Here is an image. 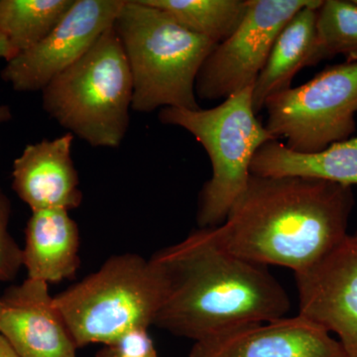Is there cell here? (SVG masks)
<instances>
[{
	"mask_svg": "<svg viewBox=\"0 0 357 357\" xmlns=\"http://www.w3.org/2000/svg\"><path fill=\"white\" fill-rule=\"evenodd\" d=\"M162 286L154 325L195 342L284 318L287 291L267 266L223 249L211 229L192 232L151 259Z\"/></svg>",
	"mask_w": 357,
	"mask_h": 357,
	"instance_id": "cell-1",
	"label": "cell"
},
{
	"mask_svg": "<svg viewBox=\"0 0 357 357\" xmlns=\"http://www.w3.org/2000/svg\"><path fill=\"white\" fill-rule=\"evenodd\" d=\"M354 204L351 185L251 175L225 222L211 229L217 243L232 255L297 274L347 238Z\"/></svg>",
	"mask_w": 357,
	"mask_h": 357,
	"instance_id": "cell-2",
	"label": "cell"
},
{
	"mask_svg": "<svg viewBox=\"0 0 357 357\" xmlns=\"http://www.w3.org/2000/svg\"><path fill=\"white\" fill-rule=\"evenodd\" d=\"M114 28L132 77L131 109H201L197 76L218 44L185 29L143 0H126Z\"/></svg>",
	"mask_w": 357,
	"mask_h": 357,
	"instance_id": "cell-3",
	"label": "cell"
},
{
	"mask_svg": "<svg viewBox=\"0 0 357 357\" xmlns=\"http://www.w3.org/2000/svg\"><path fill=\"white\" fill-rule=\"evenodd\" d=\"M133 83L114 26L42 91L46 114L91 147L117 148L128 133Z\"/></svg>",
	"mask_w": 357,
	"mask_h": 357,
	"instance_id": "cell-4",
	"label": "cell"
},
{
	"mask_svg": "<svg viewBox=\"0 0 357 357\" xmlns=\"http://www.w3.org/2000/svg\"><path fill=\"white\" fill-rule=\"evenodd\" d=\"M161 297V281L150 259L126 253L112 256L54 302L77 347H83L114 344L129 333L147 332Z\"/></svg>",
	"mask_w": 357,
	"mask_h": 357,
	"instance_id": "cell-5",
	"label": "cell"
},
{
	"mask_svg": "<svg viewBox=\"0 0 357 357\" xmlns=\"http://www.w3.org/2000/svg\"><path fill=\"white\" fill-rule=\"evenodd\" d=\"M252 89L249 86L234 93L213 109H160L162 123L184 128L210 157L211 177L199 194V229L218 227L225 222L248 187L256 152L268 141L275 140L256 117Z\"/></svg>",
	"mask_w": 357,
	"mask_h": 357,
	"instance_id": "cell-6",
	"label": "cell"
},
{
	"mask_svg": "<svg viewBox=\"0 0 357 357\" xmlns=\"http://www.w3.org/2000/svg\"><path fill=\"white\" fill-rule=\"evenodd\" d=\"M266 128L289 149L316 153L356 130L357 62L328 66L309 82L265 102Z\"/></svg>",
	"mask_w": 357,
	"mask_h": 357,
	"instance_id": "cell-7",
	"label": "cell"
},
{
	"mask_svg": "<svg viewBox=\"0 0 357 357\" xmlns=\"http://www.w3.org/2000/svg\"><path fill=\"white\" fill-rule=\"evenodd\" d=\"M317 0H248V11L229 38L215 45L196 79L199 100H227L253 86L279 33L288 21Z\"/></svg>",
	"mask_w": 357,
	"mask_h": 357,
	"instance_id": "cell-8",
	"label": "cell"
},
{
	"mask_svg": "<svg viewBox=\"0 0 357 357\" xmlns=\"http://www.w3.org/2000/svg\"><path fill=\"white\" fill-rule=\"evenodd\" d=\"M126 0H75L46 38L6 62V83L18 93L42 91L112 27Z\"/></svg>",
	"mask_w": 357,
	"mask_h": 357,
	"instance_id": "cell-9",
	"label": "cell"
},
{
	"mask_svg": "<svg viewBox=\"0 0 357 357\" xmlns=\"http://www.w3.org/2000/svg\"><path fill=\"white\" fill-rule=\"evenodd\" d=\"M300 314L337 335L357 357V238H347L316 265L295 274Z\"/></svg>",
	"mask_w": 357,
	"mask_h": 357,
	"instance_id": "cell-10",
	"label": "cell"
},
{
	"mask_svg": "<svg viewBox=\"0 0 357 357\" xmlns=\"http://www.w3.org/2000/svg\"><path fill=\"white\" fill-rule=\"evenodd\" d=\"M190 357H347L326 328L298 314L195 342Z\"/></svg>",
	"mask_w": 357,
	"mask_h": 357,
	"instance_id": "cell-11",
	"label": "cell"
},
{
	"mask_svg": "<svg viewBox=\"0 0 357 357\" xmlns=\"http://www.w3.org/2000/svg\"><path fill=\"white\" fill-rule=\"evenodd\" d=\"M0 301V335L20 357H76L77 345L48 284L27 278Z\"/></svg>",
	"mask_w": 357,
	"mask_h": 357,
	"instance_id": "cell-12",
	"label": "cell"
},
{
	"mask_svg": "<svg viewBox=\"0 0 357 357\" xmlns=\"http://www.w3.org/2000/svg\"><path fill=\"white\" fill-rule=\"evenodd\" d=\"M74 138L67 132L54 139L33 143L14 160L13 189L32 213L69 211L81 204L83 192L72 158Z\"/></svg>",
	"mask_w": 357,
	"mask_h": 357,
	"instance_id": "cell-13",
	"label": "cell"
},
{
	"mask_svg": "<svg viewBox=\"0 0 357 357\" xmlns=\"http://www.w3.org/2000/svg\"><path fill=\"white\" fill-rule=\"evenodd\" d=\"M79 227L69 211H33L23 249L28 278L47 284L73 278L79 268Z\"/></svg>",
	"mask_w": 357,
	"mask_h": 357,
	"instance_id": "cell-14",
	"label": "cell"
},
{
	"mask_svg": "<svg viewBox=\"0 0 357 357\" xmlns=\"http://www.w3.org/2000/svg\"><path fill=\"white\" fill-rule=\"evenodd\" d=\"M251 175L300 177L357 185V136L333 143L316 153H300L278 140H270L256 152Z\"/></svg>",
	"mask_w": 357,
	"mask_h": 357,
	"instance_id": "cell-15",
	"label": "cell"
},
{
	"mask_svg": "<svg viewBox=\"0 0 357 357\" xmlns=\"http://www.w3.org/2000/svg\"><path fill=\"white\" fill-rule=\"evenodd\" d=\"M323 0L304 7L284 26L266 64L253 84L252 105L257 115L268 98L292 88L301 70L316 66L317 10Z\"/></svg>",
	"mask_w": 357,
	"mask_h": 357,
	"instance_id": "cell-16",
	"label": "cell"
},
{
	"mask_svg": "<svg viewBox=\"0 0 357 357\" xmlns=\"http://www.w3.org/2000/svg\"><path fill=\"white\" fill-rule=\"evenodd\" d=\"M195 34L222 43L236 31L248 0H143Z\"/></svg>",
	"mask_w": 357,
	"mask_h": 357,
	"instance_id": "cell-17",
	"label": "cell"
},
{
	"mask_svg": "<svg viewBox=\"0 0 357 357\" xmlns=\"http://www.w3.org/2000/svg\"><path fill=\"white\" fill-rule=\"evenodd\" d=\"M75 0H0V33L15 56L36 46L50 34Z\"/></svg>",
	"mask_w": 357,
	"mask_h": 357,
	"instance_id": "cell-18",
	"label": "cell"
},
{
	"mask_svg": "<svg viewBox=\"0 0 357 357\" xmlns=\"http://www.w3.org/2000/svg\"><path fill=\"white\" fill-rule=\"evenodd\" d=\"M316 64L342 55L357 62V4L324 0L317 10Z\"/></svg>",
	"mask_w": 357,
	"mask_h": 357,
	"instance_id": "cell-19",
	"label": "cell"
},
{
	"mask_svg": "<svg viewBox=\"0 0 357 357\" xmlns=\"http://www.w3.org/2000/svg\"><path fill=\"white\" fill-rule=\"evenodd\" d=\"M11 204L0 188V281H10L23 266V250L8 231Z\"/></svg>",
	"mask_w": 357,
	"mask_h": 357,
	"instance_id": "cell-20",
	"label": "cell"
},
{
	"mask_svg": "<svg viewBox=\"0 0 357 357\" xmlns=\"http://www.w3.org/2000/svg\"><path fill=\"white\" fill-rule=\"evenodd\" d=\"M96 357H158L147 332H134L114 344L105 345Z\"/></svg>",
	"mask_w": 357,
	"mask_h": 357,
	"instance_id": "cell-21",
	"label": "cell"
},
{
	"mask_svg": "<svg viewBox=\"0 0 357 357\" xmlns=\"http://www.w3.org/2000/svg\"><path fill=\"white\" fill-rule=\"evenodd\" d=\"M14 57H15V53H14L13 49L11 48L8 40L3 34L0 33V59H4L6 62H8Z\"/></svg>",
	"mask_w": 357,
	"mask_h": 357,
	"instance_id": "cell-22",
	"label": "cell"
},
{
	"mask_svg": "<svg viewBox=\"0 0 357 357\" xmlns=\"http://www.w3.org/2000/svg\"><path fill=\"white\" fill-rule=\"evenodd\" d=\"M0 357H20L3 335H0Z\"/></svg>",
	"mask_w": 357,
	"mask_h": 357,
	"instance_id": "cell-23",
	"label": "cell"
},
{
	"mask_svg": "<svg viewBox=\"0 0 357 357\" xmlns=\"http://www.w3.org/2000/svg\"><path fill=\"white\" fill-rule=\"evenodd\" d=\"M13 119V112L8 105L0 103V126L6 123Z\"/></svg>",
	"mask_w": 357,
	"mask_h": 357,
	"instance_id": "cell-24",
	"label": "cell"
},
{
	"mask_svg": "<svg viewBox=\"0 0 357 357\" xmlns=\"http://www.w3.org/2000/svg\"><path fill=\"white\" fill-rule=\"evenodd\" d=\"M354 236H356V238H357V230H356V234H354Z\"/></svg>",
	"mask_w": 357,
	"mask_h": 357,
	"instance_id": "cell-25",
	"label": "cell"
},
{
	"mask_svg": "<svg viewBox=\"0 0 357 357\" xmlns=\"http://www.w3.org/2000/svg\"><path fill=\"white\" fill-rule=\"evenodd\" d=\"M0 310H1V301H0Z\"/></svg>",
	"mask_w": 357,
	"mask_h": 357,
	"instance_id": "cell-26",
	"label": "cell"
},
{
	"mask_svg": "<svg viewBox=\"0 0 357 357\" xmlns=\"http://www.w3.org/2000/svg\"><path fill=\"white\" fill-rule=\"evenodd\" d=\"M354 1L357 4V0H354Z\"/></svg>",
	"mask_w": 357,
	"mask_h": 357,
	"instance_id": "cell-27",
	"label": "cell"
}]
</instances>
